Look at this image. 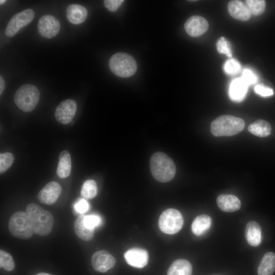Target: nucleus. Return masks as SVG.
I'll return each mask as SVG.
<instances>
[{"label": "nucleus", "mask_w": 275, "mask_h": 275, "mask_svg": "<svg viewBox=\"0 0 275 275\" xmlns=\"http://www.w3.org/2000/svg\"><path fill=\"white\" fill-rule=\"evenodd\" d=\"M150 168L153 177L161 182L171 181L175 176L176 168L173 160L161 152L154 153L150 159Z\"/></svg>", "instance_id": "nucleus-1"}, {"label": "nucleus", "mask_w": 275, "mask_h": 275, "mask_svg": "<svg viewBox=\"0 0 275 275\" xmlns=\"http://www.w3.org/2000/svg\"><path fill=\"white\" fill-rule=\"evenodd\" d=\"M26 212L31 221L34 232L41 236L48 235L51 231L54 219L52 214L35 203L29 204Z\"/></svg>", "instance_id": "nucleus-2"}, {"label": "nucleus", "mask_w": 275, "mask_h": 275, "mask_svg": "<svg viewBox=\"0 0 275 275\" xmlns=\"http://www.w3.org/2000/svg\"><path fill=\"white\" fill-rule=\"evenodd\" d=\"M244 126L243 119L232 115H222L211 122L210 130L215 136H228L240 132Z\"/></svg>", "instance_id": "nucleus-3"}, {"label": "nucleus", "mask_w": 275, "mask_h": 275, "mask_svg": "<svg viewBox=\"0 0 275 275\" xmlns=\"http://www.w3.org/2000/svg\"><path fill=\"white\" fill-rule=\"evenodd\" d=\"M108 65L114 74L123 78L132 76L137 70L135 59L125 52H117L113 54L109 60Z\"/></svg>", "instance_id": "nucleus-4"}, {"label": "nucleus", "mask_w": 275, "mask_h": 275, "mask_svg": "<svg viewBox=\"0 0 275 275\" xmlns=\"http://www.w3.org/2000/svg\"><path fill=\"white\" fill-rule=\"evenodd\" d=\"M40 92L33 85L24 84L20 87L14 94V102L17 106L24 112L34 110L40 99Z\"/></svg>", "instance_id": "nucleus-5"}, {"label": "nucleus", "mask_w": 275, "mask_h": 275, "mask_svg": "<svg viewBox=\"0 0 275 275\" xmlns=\"http://www.w3.org/2000/svg\"><path fill=\"white\" fill-rule=\"evenodd\" d=\"M9 230L13 236L22 239L30 238L34 232L29 215L26 212L21 211L15 212L11 216Z\"/></svg>", "instance_id": "nucleus-6"}, {"label": "nucleus", "mask_w": 275, "mask_h": 275, "mask_svg": "<svg viewBox=\"0 0 275 275\" xmlns=\"http://www.w3.org/2000/svg\"><path fill=\"white\" fill-rule=\"evenodd\" d=\"M183 224L181 213L177 210L169 208L160 215L158 221L160 230L168 234H174L179 232Z\"/></svg>", "instance_id": "nucleus-7"}, {"label": "nucleus", "mask_w": 275, "mask_h": 275, "mask_svg": "<svg viewBox=\"0 0 275 275\" xmlns=\"http://www.w3.org/2000/svg\"><path fill=\"white\" fill-rule=\"evenodd\" d=\"M35 13L28 9L14 15L9 21L6 30V35L9 37L15 36L19 30L29 24L34 19Z\"/></svg>", "instance_id": "nucleus-8"}, {"label": "nucleus", "mask_w": 275, "mask_h": 275, "mask_svg": "<svg viewBox=\"0 0 275 275\" xmlns=\"http://www.w3.org/2000/svg\"><path fill=\"white\" fill-rule=\"evenodd\" d=\"M77 110V103L73 99H67L62 101L56 107L54 116L57 120L64 125L71 122Z\"/></svg>", "instance_id": "nucleus-9"}, {"label": "nucleus", "mask_w": 275, "mask_h": 275, "mask_svg": "<svg viewBox=\"0 0 275 275\" xmlns=\"http://www.w3.org/2000/svg\"><path fill=\"white\" fill-rule=\"evenodd\" d=\"M37 29L40 35L46 39L56 36L60 30V23L58 20L50 15L42 16L38 23Z\"/></svg>", "instance_id": "nucleus-10"}, {"label": "nucleus", "mask_w": 275, "mask_h": 275, "mask_svg": "<svg viewBox=\"0 0 275 275\" xmlns=\"http://www.w3.org/2000/svg\"><path fill=\"white\" fill-rule=\"evenodd\" d=\"M116 262L115 258L105 250L95 252L91 258V264L93 269L99 272H105L112 269Z\"/></svg>", "instance_id": "nucleus-11"}, {"label": "nucleus", "mask_w": 275, "mask_h": 275, "mask_svg": "<svg viewBox=\"0 0 275 275\" xmlns=\"http://www.w3.org/2000/svg\"><path fill=\"white\" fill-rule=\"evenodd\" d=\"M62 193L60 184L55 181L47 183L39 191L37 198L44 204L51 205L54 203Z\"/></svg>", "instance_id": "nucleus-12"}, {"label": "nucleus", "mask_w": 275, "mask_h": 275, "mask_svg": "<svg viewBox=\"0 0 275 275\" xmlns=\"http://www.w3.org/2000/svg\"><path fill=\"white\" fill-rule=\"evenodd\" d=\"M208 22L203 17L194 15L189 17L184 24V29L188 35L193 37H199L208 30Z\"/></svg>", "instance_id": "nucleus-13"}, {"label": "nucleus", "mask_w": 275, "mask_h": 275, "mask_svg": "<svg viewBox=\"0 0 275 275\" xmlns=\"http://www.w3.org/2000/svg\"><path fill=\"white\" fill-rule=\"evenodd\" d=\"M124 258L129 265L141 268L147 264L149 255L147 251L144 249L132 248L125 253Z\"/></svg>", "instance_id": "nucleus-14"}, {"label": "nucleus", "mask_w": 275, "mask_h": 275, "mask_svg": "<svg viewBox=\"0 0 275 275\" xmlns=\"http://www.w3.org/2000/svg\"><path fill=\"white\" fill-rule=\"evenodd\" d=\"M249 86L241 77L234 79L229 89L230 99L235 102L242 101L246 96Z\"/></svg>", "instance_id": "nucleus-15"}, {"label": "nucleus", "mask_w": 275, "mask_h": 275, "mask_svg": "<svg viewBox=\"0 0 275 275\" xmlns=\"http://www.w3.org/2000/svg\"><path fill=\"white\" fill-rule=\"evenodd\" d=\"M228 10L232 17L241 21L249 20L252 15L248 6L240 1H230L228 5Z\"/></svg>", "instance_id": "nucleus-16"}, {"label": "nucleus", "mask_w": 275, "mask_h": 275, "mask_svg": "<svg viewBox=\"0 0 275 275\" xmlns=\"http://www.w3.org/2000/svg\"><path fill=\"white\" fill-rule=\"evenodd\" d=\"M216 203L218 207L225 212L236 211L241 207L239 199L235 196L230 194L220 195L217 198Z\"/></svg>", "instance_id": "nucleus-17"}, {"label": "nucleus", "mask_w": 275, "mask_h": 275, "mask_svg": "<svg viewBox=\"0 0 275 275\" xmlns=\"http://www.w3.org/2000/svg\"><path fill=\"white\" fill-rule=\"evenodd\" d=\"M87 9L78 4H71L66 10V17L71 23L78 24L82 23L87 18Z\"/></svg>", "instance_id": "nucleus-18"}, {"label": "nucleus", "mask_w": 275, "mask_h": 275, "mask_svg": "<svg viewBox=\"0 0 275 275\" xmlns=\"http://www.w3.org/2000/svg\"><path fill=\"white\" fill-rule=\"evenodd\" d=\"M245 237L248 243L253 246H258L261 242V228L259 224L251 221L246 226Z\"/></svg>", "instance_id": "nucleus-19"}, {"label": "nucleus", "mask_w": 275, "mask_h": 275, "mask_svg": "<svg viewBox=\"0 0 275 275\" xmlns=\"http://www.w3.org/2000/svg\"><path fill=\"white\" fill-rule=\"evenodd\" d=\"M84 214L79 215L74 221V227L75 234L80 239L84 241L91 240L94 235V229L88 228L84 223Z\"/></svg>", "instance_id": "nucleus-20"}, {"label": "nucleus", "mask_w": 275, "mask_h": 275, "mask_svg": "<svg viewBox=\"0 0 275 275\" xmlns=\"http://www.w3.org/2000/svg\"><path fill=\"white\" fill-rule=\"evenodd\" d=\"M71 159L69 152L67 150L62 151L59 156L58 164L56 172L61 178H66L70 174Z\"/></svg>", "instance_id": "nucleus-21"}, {"label": "nucleus", "mask_w": 275, "mask_h": 275, "mask_svg": "<svg viewBox=\"0 0 275 275\" xmlns=\"http://www.w3.org/2000/svg\"><path fill=\"white\" fill-rule=\"evenodd\" d=\"M275 271V254L267 252L262 258L258 268V275H272Z\"/></svg>", "instance_id": "nucleus-22"}, {"label": "nucleus", "mask_w": 275, "mask_h": 275, "mask_svg": "<svg viewBox=\"0 0 275 275\" xmlns=\"http://www.w3.org/2000/svg\"><path fill=\"white\" fill-rule=\"evenodd\" d=\"M192 266L190 263L185 259L174 261L170 266L167 275H191Z\"/></svg>", "instance_id": "nucleus-23"}, {"label": "nucleus", "mask_w": 275, "mask_h": 275, "mask_svg": "<svg viewBox=\"0 0 275 275\" xmlns=\"http://www.w3.org/2000/svg\"><path fill=\"white\" fill-rule=\"evenodd\" d=\"M211 219L210 216L206 214H201L197 216L194 220L191 225V230L197 236H201L204 234L210 227Z\"/></svg>", "instance_id": "nucleus-24"}, {"label": "nucleus", "mask_w": 275, "mask_h": 275, "mask_svg": "<svg viewBox=\"0 0 275 275\" xmlns=\"http://www.w3.org/2000/svg\"><path fill=\"white\" fill-rule=\"evenodd\" d=\"M248 130L256 136L263 138L270 135L271 127L267 121L263 120H258L249 125Z\"/></svg>", "instance_id": "nucleus-25"}, {"label": "nucleus", "mask_w": 275, "mask_h": 275, "mask_svg": "<svg viewBox=\"0 0 275 275\" xmlns=\"http://www.w3.org/2000/svg\"><path fill=\"white\" fill-rule=\"evenodd\" d=\"M97 194L96 182L92 179L86 180L83 184L80 195L84 199H91L95 198Z\"/></svg>", "instance_id": "nucleus-26"}, {"label": "nucleus", "mask_w": 275, "mask_h": 275, "mask_svg": "<svg viewBox=\"0 0 275 275\" xmlns=\"http://www.w3.org/2000/svg\"><path fill=\"white\" fill-rule=\"evenodd\" d=\"M248 8L252 14L257 16L261 14L265 10L266 2L263 0L245 1Z\"/></svg>", "instance_id": "nucleus-27"}, {"label": "nucleus", "mask_w": 275, "mask_h": 275, "mask_svg": "<svg viewBox=\"0 0 275 275\" xmlns=\"http://www.w3.org/2000/svg\"><path fill=\"white\" fill-rule=\"evenodd\" d=\"M0 266L8 271H12L15 267L12 256L2 250H0Z\"/></svg>", "instance_id": "nucleus-28"}, {"label": "nucleus", "mask_w": 275, "mask_h": 275, "mask_svg": "<svg viewBox=\"0 0 275 275\" xmlns=\"http://www.w3.org/2000/svg\"><path fill=\"white\" fill-rule=\"evenodd\" d=\"M14 160L13 155L10 152L0 154V173L7 171L12 166Z\"/></svg>", "instance_id": "nucleus-29"}, {"label": "nucleus", "mask_w": 275, "mask_h": 275, "mask_svg": "<svg viewBox=\"0 0 275 275\" xmlns=\"http://www.w3.org/2000/svg\"><path fill=\"white\" fill-rule=\"evenodd\" d=\"M216 49L220 53L226 55L229 58H231L232 52L231 45L230 42L224 37H221L217 41L216 44Z\"/></svg>", "instance_id": "nucleus-30"}, {"label": "nucleus", "mask_w": 275, "mask_h": 275, "mask_svg": "<svg viewBox=\"0 0 275 275\" xmlns=\"http://www.w3.org/2000/svg\"><path fill=\"white\" fill-rule=\"evenodd\" d=\"M224 69L227 74L235 75L240 71L241 65L236 60L230 59L225 62Z\"/></svg>", "instance_id": "nucleus-31"}, {"label": "nucleus", "mask_w": 275, "mask_h": 275, "mask_svg": "<svg viewBox=\"0 0 275 275\" xmlns=\"http://www.w3.org/2000/svg\"><path fill=\"white\" fill-rule=\"evenodd\" d=\"M101 217L97 214L85 215L84 223L89 228L94 229L101 223Z\"/></svg>", "instance_id": "nucleus-32"}, {"label": "nucleus", "mask_w": 275, "mask_h": 275, "mask_svg": "<svg viewBox=\"0 0 275 275\" xmlns=\"http://www.w3.org/2000/svg\"><path fill=\"white\" fill-rule=\"evenodd\" d=\"M241 77L250 86L257 82V77L250 69L245 68L243 70Z\"/></svg>", "instance_id": "nucleus-33"}, {"label": "nucleus", "mask_w": 275, "mask_h": 275, "mask_svg": "<svg viewBox=\"0 0 275 275\" xmlns=\"http://www.w3.org/2000/svg\"><path fill=\"white\" fill-rule=\"evenodd\" d=\"M89 207L88 202L86 199L83 198H80L74 205L75 211L81 214L88 211Z\"/></svg>", "instance_id": "nucleus-34"}, {"label": "nucleus", "mask_w": 275, "mask_h": 275, "mask_svg": "<svg viewBox=\"0 0 275 275\" xmlns=\"http://www.w3.org/2000/svg\"><path fill=\"white\" fill-rule=\"evenodd\" d=\"M124 1L123 0H105V7L111 12H115L118 10Z\"/></svg>", "instance_id": "nucleus-35"}, {"label": "nucleus", "mask_w": 275, "mask_h": 275, "mask_svg": "<svg viewBox=\"0 0 275 275\" xmlns=\"http://www.w3.org/2000/svg\"><path fill=\"white\" fill-rule=\"evenodd\" d=\"M255 92L262 97H268L273 95L274 92L272 89L260 85L255 87Z\"/></svg>", "instance_id": "nucleus-36"}, {"label": "nucleus", "mask_w": 275, "mask_h": 275, "mask_svg": "<svg viewBox=\"0 0 275 275\" xmlns=\"http://www.w3.org/2000/svg\"><path fill=\"white\" fill-rule=\"evenodd\" d=\"M5 87V83L4 78L0 76V95H2Z\"/></svg>", "instance_id": "nucleus-37"}, {"label": "nucleus", "mask_w": 275, "mask_h": 275, "mask_svg": "<svg viewBox=\"0 0 275 275\" xmlns=\"http://www.w3.org/2000/svg\"><path fill=\"white\" fill-rule=\"evenodd\" d=\"M36 275H50V274L46 273H44V272H41V273H38Z\"/></svg>", "instance_id": "nucleus-38"}, {"label": "nucleus", "mask_w": 275, "mask_h": 275, "mask_svg": "<svg viewBox=\"0 0 275 275\" xmlns=\"http://www.w3.org/2000/svg\"><path fill=\"white\" fill-rule=\"evenodd\" d=\"M6 2V0H1L0 1V4L2 5V4H4Z\"/></svg>", "instance_id": "nucleus-39"}]
</instances>
